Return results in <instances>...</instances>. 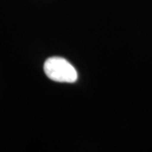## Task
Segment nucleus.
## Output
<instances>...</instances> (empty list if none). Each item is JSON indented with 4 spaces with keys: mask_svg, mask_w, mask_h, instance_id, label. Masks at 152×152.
Here are the masks:
<instances>
[{
    "mask_svg": "<svg viewBox=\"0 0 152 152\" xmlns=\"http://www.w3.org/2000/svg\"><path fill=\"white\" fill-rule=\"evenodd\" d=\"M44 70L48 78L56 82L74 83L78 75L75 68L62 57H50L45 60Z\"/></svg>",
    "mask_w": 152,
    "mask_h": 152,
    "instance_id": "f257e3e1",
    "label": "nucleus"
}]
</instances>
